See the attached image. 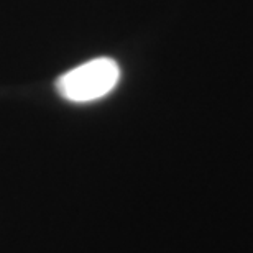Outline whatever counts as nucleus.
<instances>
[{"label": "nucleus", "instance_id": "f257e3e1", "mask_svg": "<svg viewBox=\"0 0 253 253\" xmlns=\"http://www.w3.org/2000/svg\"><path fill=\"white\" fill-rule=\"evenodd\" d=\"M120 66L112 58H95L76 66L56 79V90L63 99L74 104L94 102L117 87Z\"/></svg>", "mask_w": 253, "mask_h": 253}]
</instances>
